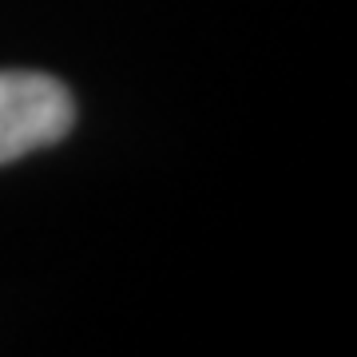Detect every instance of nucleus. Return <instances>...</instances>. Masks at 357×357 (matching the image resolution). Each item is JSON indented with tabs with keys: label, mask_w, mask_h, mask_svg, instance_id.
<instances>
[{
	"label": "nucleus",
	"mask_w": 357,
	"mask_h": 357,
	"mask_svg": "<svg viewBox=\"0 0 357 357\" xmlns=\"http://www.w3.org/2000/svg\"><path fill=\"white\" fill-rule=\"evenodd\" d=\"M76 123L72 91L48 72H0V163L60 143Z\"/></svg>",
	"instance_id": "nucleus-1"
}]
</instances>
